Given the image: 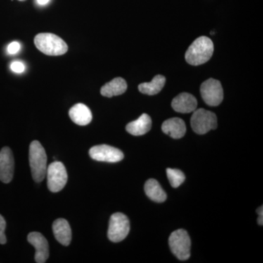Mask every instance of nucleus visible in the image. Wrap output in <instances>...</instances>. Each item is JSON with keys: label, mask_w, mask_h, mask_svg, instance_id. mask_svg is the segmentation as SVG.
<instances>
[{"label": "nucleus", "mask_w": 263, "mask_h": 263, "mask_svg": "<svg viewBox=\"0 0 263 263\" xmlns=\"http://www.w3.org/2000/svg\"><path fill=\"white\" fill-rule=\"evenodd\" d=\"M29 165L33 179L41 182L46 177L47 171V155L39 141H34L29 146Z\"/></svg>", "instance_id": "obj_2"}, {"label": "nucleus", "mask_w": 263, "mask_h": 263, "mask_svg": "<svg viewBox=\"0 0 263 263\" xmlns=\"http://www.w3.org/2000/svg\"><path fill=\"white\" fill-rule=\"evenodd\" d=\"M14 173V158L9 147H4L0 151V181L10 183Z\"/></svg>", "instance_id": "obj_10"}, {"label": "nucleus", "mask_w": 263, "mask_h": 263, "mask_svg": "<svg viewBox=\"0 0 263 263\" xmlns=\"http://www.w3.org/2000/svg\"><path fill=\"white\" fill-rule=\"evenodd\" d=\"M166 172H167L170 183L174 188L179 187L185 181L184 174L180 170L167 168Z\"/></svg>", "instance_id": "obj_20"}, {"label": "nucleus", "mask_w": 263, "mask_h": 263, "mask_svg": "<svg viewBox=\"0 0 263 263\" xmlns=\"http://www.w3.org/2000/svg\"><path fill=\"white\" fill-rule=\"evenodd\" d=\"M191 126L197 134H205L217 127V118L212 111L203 108L197 109L192 116Z\"/></svg>", "instance_id": "obj_5"}, {"label": "nucleus", "mask_w": 263, "mask_h": 263, "mask_svg": "<svg viewBox=\"0 0 263 263\" xmlns=\"http://www.w3.org/2000/svg\"><path fill=\"white\" fill-rule=\"evenodd\" d=\"M5 229H6V221L3 216L0 214V245H5L7 242L6 235H5Z\"/></svg>", "instance_id": "obj_21"}, {"label": "nucleus", "mask_w": 263, "mask_h": 263, "mask_svg": "<svg viewBox=\"0 0 263 263\" xmlns=\"http://www.w3.org/2000/svg\"><path fill=\"white\" fill-rule=\"evenodd\" d=\"M27 240L35 249V262H46L49 257V246L46 238L38 232H32L27 236Z\"/></svg>", "instance_id": "obj_11"}, {"label": "nucleus", "mask_w": 263, "mask_h": 263, "mask_svg": "<svg viewBox=\"0 0 263 263\" xmlns=\"http://www.w3.org/2000/svg\"><path fill=\"white\" fill-rule=\"evenodd\" d=\"M18 1L23 2V1H26V0H18Z\"/></svg>", "instance_id": "obj_26"}, {"label": "nucleus", "mask_w": 263, "mask_h": 263, "mask_svg": "<svg viewBox=\"0 0 263 263\" xmlns=\"http://www.w3.org/2000/svg\"><path fill=\"white\" fill-rule=\"evenodd\" d=\"M89 155L98 162H118L124 159L122 151L108 145H98L90 148Z\"/></svg>", "instance_id": "obj_9"}, {"label": "nucleus", "mask_w": 263, "mask_h": 263, "mask_svg": "<svg viewBox=\"0 0 263 263\" xmlns=\"http://www.w3.org/2000/svg\"><path fill=\"white\" fill-rule=\"evenodd\" d=\"M257 214H258V224L259 226H262L263 224V209L262 206L259 207L257 210Z\"/></svg>", "instance_id": "obj_24"}, {"label": "nucleus", "mask_w": 263, "mask_h": 263, "mask_svg": "<svg viewBox=\"0 0 263 263\" xmlns=\"http://www.w3.org/2000/svg\"><path fill=\"white\" fill-rule=\"evenodd\" d=\"M169 245L172 253L180 260H187L190 258L191 240L186 230H177L171 233Z\"/></svg>", "instance_id": "obj_4"}, {"label": "nucleus", "mask_w": 263, "mask_h": 263, "mask_svg": "<svg viewBox=\"0 0 263 263\" xmlns=\"http://www.w3.org/2000/svg\"><path fill=\"white\" fill-rule=\"evenodd\" d=\"M145 193L147 197L156 202H163L167 199V195L164 193L160 183L157 180L151 179L145 183Z\"/></svg>", "instance_id": "obj_18"}, {"label": "nucleus", "mask_w": 263, "mask_h": 263, "mask_svg": "<svg viewBox=\"0 0 263 263\" xmlns=\"http://www.w3.org/2000/svg\"><path fill=\"white\" fill-rule=\"evenodd\" d=\"M152 119L148 114H142L136 120L133 121L126 126V130L135 136H143L149 132L152 128Z\"/></svg>", "instance_id": "obj_16"}, {"label": "nucleus", "mask_w": 263, "mask_h": 263, "mask_svg": "<svg viewBox=\"0 0 263 263\" xmlns=\"http://www.w3.org/2000/svg\"><path fill=\"white\" fill-rule=\"evenodd\" d=\"M53 232L55 238L63 246L70 245L72 240V230L68 221L65 219H58L53 221Z\"/></svg>", "instance_id": "obj_13"}, {"label": "nucleus", "mask_w": 263, "mask_h": 263, "mask_svg": "<svg viewBox=\"0 0 263 263\" xmlns=\"http://www.w3.org/2000/svg\"><path fill=\"white\" fill-rule=\"evenodd\" d=\"M71 120L78 125L86 126L92 120V114L90 109L83 103H78L69 111Z\"/></svg>", "instance_id": "obj_15"}, {"label": "nucleus", "mask_w": 263, "mask_h": 263, "mask_svg": "<svg viewBox=\"0 0 263 263\" xmlns=\"http://www.w3.org/2000/svg\"><path fill=\"white\" fill-rule=\"evenodd\" d=\"M21 45L18 42H12L8 45V53L9 54H15L20 51Z\"/></svg>", "instance_id": "obj_23"}, {"label": "nucleus", "mask_w": 263, "mask_h": 263, "mask_svg": "<svg viewBox=\"0 0 263 263\" xmlns=\"http://www.w3.org/2000/svg\"><path fill=\"white\" fill-rule=\"evenodd\" d=\"M130 230V224L127 216L122 213H115L110 216L109 221L108 237L114 243L125 239Z\"/></svg>", "instance_id": "obj_6"}, {"label": "nucleus", "mask_w": 263, "mask_h": 263, "mask_svg": "<svg viewBox=\"0 0 263 263\" xmlns=\"http://www.w3.org/2000/svg\"><path fill=\"white\" fill-rule=\"evenodd\" d=\"M127 84L126 81L122 78L118 77L104 85L100 89V93L106 98H112L124 94L127 91Z\"/></svg>", "instance_id": "obj_17"}, {"label": "nucleus", "mask_w": 263, "mask_h": 263, "mask_svg": "<svg viewBox=\"0 0 263 263\" xmlns=\"http://www.w3.org/2000/svg\"><path fill=\"white\" fill-rule=\"evenodd\" d=\"M166 79L163 76L157 75L154 77L151 82L140 84L138 86V89L143 94L155 95L162 91Z\"/></svg>", "instance_id": "obj_19"}, {"label": "nucleus", "mask_w": 263, "mask_h": 263, "mask_svg": "<svg viewBox=\"0 0 263 263\" xmlns=\"http://www.w3.org/2000/svg\"><path fill=\"white\" fill-rule=\"evenodd\" d=\"M214 51V43L212 40L205 36H201L195 40L189 47L185 59L190 65H202L212 58Z\"/></svg>", "instance_id": "obj_1"}, {"label": "nucleus", "mask_w": 263, "mask_h": 263, "mask_svg": "<svg viewBox=\"0 0 263 263\" xmlns=\"http://www.w3.org/2000/svg\"><path fill=\"white\" fill-rule=\"evenodd\" d=\"M48 188L52 193H58L65 187L67 182V173L65 165L61 162L55 161L47 167Z\"/></svg>", "instance_id": "obj_7"}, {"label": "nucleus", "mask_w": 263, "mask_h": 263, "mask_svg": "<svg viewBox=\"0 0 263 263\" xmlns=\"http://www.w3.org/2000/svg\"><path fill=\"white\" fill-rule=\"evenodd\" d=\"M162 129L164 133L174 139L183 138L186 134V127L185 122L180 118H172L164 121Z\"/></svg>", "instance_id": "obj_14"}, {"label": "nucleus", "mask_w": 263, "mask_h": 263, "mask_svg": "<svg viewBox=\"0 0 263 263\" xmlns=\"http://www.w3.org/2000/svg\"><path fill=\"white\" fill-rule=\"evenodd\" d=\"M50 0H37V3L41 5H47Z\"/></svg>", "instance_id": "obj_25"}, {"label": "nucleus", "mask_w": 263, "mask_h": 263, "mask_svg": "<svg viewBox=\"0 0 263 263\" xmlns=\"http://www.w3.org/2000/svg\"><path fill=\"white\" fill-rule=\"evenodd\" d=\"M10 68H11L13 72H16V73H22L25 70V65H24L23 62L15 61L12 62Z\"/></svg>", "instance_id": "obj_22"}, {"label": "nucleus", "mask_w": 263, "mask_h": 263, "mask_svg": "<svg viewBox=\"0 0 263 263\" xmlns=\"http://www.w3.org/2000/svg\"><path fill=\"white\" fill-rule=\"evenodd\" d=\"M200 93L204 102L210 106L220 105L224 98L220 81L214 79H208L202 83L200 86Z\"/></svg>", "instance_id": "obj_8"}, {"label": "nucleus", "mask_w": 263, "mask_h": 263, "mask_svg": "<svg viewBox=\"0 0 263 263\" xmlns=\"http://www.w3.org/2000/svg\"><path fill=\"white\" fill-rule=\"evenodd\" d=\"M171 105L176 112L190 114L196 110L197 101L193 95L189 93H181L173 100Z\"/></svg>", "instance_id": "obj_12"}, {"label": "nucleus", "mask_w": 263, "mask_h": 263, "mask_svg": "<svg viewBox=\"0 0 263 263\" xmlns=\"http://www.w3.org/2000/svg\"><path fill=\"white\" fill-rule=\"evenodd\" d=\"M34 41L37 49L48 56H62L68 51L67 43L51 33H40L35 36Z\"/></svg>", "instance_id": "obj_3"}]
</instances>
